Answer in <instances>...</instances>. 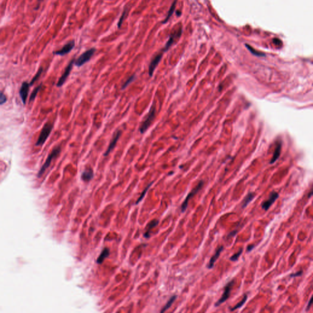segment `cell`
<instances>
[{
  "mask_svg": "<svg viewBox=\"0 0 313 313\" xmlns=\"http://www.w3.org/2000/svg\"><path fill=\"white\" fill-rule=\"evenodd\" d=\"M245 46H246V47H247V48L248 49V50H249L251 53H253V55H256V56H265V54H264V53H261V52H259L256 51V50L253 49L250 46H249V45L246 44Z\"/></svg>",
  "mask_w": 313,
  "mask_h": 313,
  "instance_id": "obj_24",
  "label": "cell"
},
{
  "mask_svg": "<svg viewBox=\"0 0 313 313\" xmlns=\"http://www.w3.org/2000/svg\"><path fill=\"white\" fill-rule=\"evenodd\" d=\"M163 56V53H160L156 55L151 61L149 66V75L150 77H152L153 76V72L156 69V67L158 66L159 62H160Z\"/></svg>",
  "mask_w": 313,
  "mask_h": 313,
  "instance_id": "obj_10",
  "label": "cell"
},
{
  "mask_svg": "<svg viewBox=\"0 0 313 313\" xmlns=\"http://www.w3.org/2000/svg\"><path fill=\"white\" fill-rule=\"evenodd\" d=\"M177 298V296H173L172 297H171V299L169 300V301L167 302V303L166 304V305L163 307V308L162 309L161 311V312H165L168 309H169L171 305H172V303H174V302L175 301V300Z\"/></svg>",
  "mask_w": 313,
  "mask_h": 313,
  "instance_id": "obj_21",
  "label": "cell"
},
{
  "mask_svg": "<svg viewBox=\"0 0 313 313\" xmlns=\"http://www.w3.org/2000/svg\"><path fill=\"white\" fill-rule=\"evenodd\" d=\"M96 49L93 48L91 49H89L85 52H84L82 55H81L75 61L74 64L77 67H81L84 64L87 62L89 60L91 59L93 56L94 55V53L96 52Z\"/></svg>",
  "mask_w": 313,
  "mask_h": 313,
  "instance_id": "obj_4",
  "label": "cell"
},
{
  "mask_svg": "<svg viewBox=\"0 0 313 313\" xmlns=\"http://www.w3.org/2000/svg\"><path fill=\"white\" fill-rule=\"evenodd\" d=\"M234 283V280H232L231 281H229L226 285V286L225 287V289H224V292H223V294L221 296V297L215 303V306H220V305H221L222 303H224L225 301H226L229 296H230V293H231V290L232 289V286Z\"/></svg>",
  "mask_w": 313,
  "mask_h": 313,
  "instance_id": "obj_5",
  "label": "cell"
},
{
  "mask_svg": "<svg viewBox=\"0 0 313 313\" xmlns=\"http://www.w3.org/2000/svg\"><path fill=\"white\" fill-rule=\"evenodd\" d=\"M109 255V250L108 248H104L102 253H100V256H99V258H97V263L99 264H102V262L104 261V260L107 258L108 257Z\"/></svg>",
  "mask_w": 313,
  "mask_h": 313,
  "instance_id": "obj_16",
  "label": "cell"
},
{
  "mask_svg": "<svg viewBox=\"0 0 313 313\" xmlns=\"http://www.w3.org/2000/svg\"><path fill=\"white\" fill-rule=\"evenodd\" d=\"M155 115H156V106L153 102L152 105L150 108L148 114L147 115L146 117L145 118L144 120L143 121V122H142V124H141V125L139 128V131H140V133L141 134L145 133L147 130V129L149 128V127L150 126V125L152 124V123L153 122V121L155 118Z\"/></svg>",
  "mask_w": 313,
  "mask_h": 313,
  "instance_id": "obj_1",
  "label": "cell"
},
{
  "mask_svg": "<svg viewBox=\"0 0 313 313\" xmlns=\"http://www.w3.org/2000/svg\"><path fill=\"white\" fill-rule=\"evenodd\" d=\"M312 297H311V298L310 299V300H309V303H308V306H306V311H308V310L310 308V307H311V305H312Z\"/></svg>",
  "mask_w": 313,
  "mask_h": 313,
  "instance_id": "obj_33",
  "label": "cell"
},
{
  "mask_svg": "<svg viewBox=\"0 0 313 313\" xmlns=\"http://www.w3.org/2000/svg\"><path fill=\"white\" fill-rule=\"evenodd\" d=\"M247 299H248V296H247V295H246V294H245V295L243 296V299L242 300V301H241L240 302H239V303H237L235 306H234L233 308H231V311H234V310L238 309V308H241V307H242V306L245 304V303L246 302H247Z\"/></svg>",
  "mask_w": 313,
  "mask_h": 313,
  "instance_id": "obj_22",
  "label": "cell"
},
{
  "mask_svg": "<svg viewBox=\"0 0 313 313\" xmlns=\"http://www.w3.org/2000/svg\"><path fill=\"white\" fill-rule=\"evenodd\" d=\"M204 185V182L203 181H200L199 182V184H198V185L194 188L190 193H189V194L187 195V196L186 197L185 201H184V203H182V206H181V210H182V212H184L186 210L187 208V206H188V201L190 199V198H191L194 194H196L200 190L201 188L203 187Z\"/></svg>",
  "mask_w": 313,
  "mask_h": 313,
  "instance_id": "obj_6",
  "label": "cell"
},
{
  "mask_svg": "<svg viewBox=\"0 0 313 313\" xmlns=\"http://www.w3.org/2000/svg\"><path fill=\"white\" fill-rule=\"evenodd\" d=\"M61 150V149L60 146H57V147H55L53 149L52 152L49 155L47 159H46V162L44 163V164L42 166L41 169H40V171H39V172L38 173V175L39 176L42 175L44 173V172L46 171V170L50 166V165L52 162L53 161V160L55 158H56V156L60 153Z\"/></svg>",
  "mask_w": 313,
  "mask_h": 313,
  "instance_id": "obj_3",
  "label": "cell"
},
{
  "mask_svg": "<svg viewBox=\"0 0 313 313\" xmlns=\"http://www.w3.org/2000/svg\"><path fill=\"white\" fill-rule=\"evenodd\" d=\"M121 134H122V131L120 130H119L116 131V133H115V135H114L112 140H111V141L109 143V144L106 150L104 153V156H106L108 155L109 154V153L114 149V148L115 147V146H116V144H117V143H118V140H119V138H120V137L121 135Z\"/></svg>",
  "mask_w": 313,
  "mask_h": 313,
  "instance_id": "obj_9",
  "label": "cell"
},
{
  "mask_svg": "<svg viewBox=\"0 0 313 313\" xmlns=\"http://www.w3.org/2000/svg\"><path fill=\"white\" fill-rule=\"evenodd\" d=\"M273 42H274L276 44H278L279 42H281L280 40L279 39H275L273 40Z\"/></svg>",
  "mask_w": 313,
  "mask_h": 313,
  "instance_id": "obj_35",
  "label": "cell"
},
{
  "mask_svg": "<svg viewBox=\"0 0 313 313\" xmlns=\"http://www.w3.org/2000/svg\"><path fill=\"white\" fill-rule=\"evenodd\" d=\"M7 100V97L6 96V95L0 92V105H3L4 104Z\"/></svg>",
  "mask_w": 313,
  "mask_h": 313,
  "instance_id": "obj_29",
  "label": "cell"
},
{
  "mask_svg": "<svg viewBox=\"0 0 313 313\" xmlns=\"http://www.w3.org/2000/svg\"><path fill=\"white\" fill-rule=\"evenodd\" d=\"M279 194L277 192L272 191L270 195L269 199H267L266 201H264L262 203V208L265 210V211L268 210L271 206L275 203V201L278 198Z\"/></svg>",
  "mask_w": 313,
  "mask_h": 313,
  "instance_id": "obj_8",
  "label": "cell"
},
{
  "mask_svg": "<svg viewBox=\"0 0 313 313\" xmlns=\"http://www.w3.org/2000/svg\"><path fill=\"white\" fill-rule=\"evenodd\" d=\"M74 47H75V42H74V40H72V41L68 42V43H66L61 50L54 52V53L57 55L64 56L66 54H68L69 52H71L72 51V50L74 48Z\"/></svg>",
  "mask_w": 313,
  "mask_h": 313,
  "instance_id": "obj_13",
  "label": "cell"
},
{
  "mask_svg": "<svg viewBox=\"0 0 313 313\" xmlns=\"http://www.w3.org/2000/svg\"><path fill=\"white\" fill-rule=\"evenodd\" d=\"M255 194L253 193H249L247 196H245L244 199L242 201V207L243 209L245 208L248 206V204L254 199Z\"/></svg>",
  "mask_w": 313,
  "mask_h": 313,
  "instance_id": "obj_17",
  "label": "cell"
},
{
  "mask_svg": "<svg viewBox=\"0 0 313 313\" xmlns=\"http://www.w3.org/2000/svg\"><path fill=\"white\" fill-rule=\"evenodd\" d=\"M135 78H136V75H135V74H133V75L130 76V77H129V78H128V79H127L125 82H124V83L122 84V89H125V88H126V87H127L130 84H131V83L134 80H135Z\"/></svg>",
  "mask_w": 313,
  "mask_h": 313,
  "instance_id": "obj_23",
  "label": "cell"
},
{
  "mask_svg": "<svg viewBox=\"0 0 313 313\" xmlns=\"http://www.w3.org/2000/svg\"><path fill=\"white\" fill-rule=\"evenodd\" d=\"M223 248H223V246H221L220 247H219V248L217 250V251H216L215 255H213V256L210 258V261H209V264H208V265H207V268H208L209 269H212V268L213 267L215 262H216V261L217 260V259L219 258V256H220V253H221V251H223Z\"/></svg>",
  "mask_w": 313,
  "mask_h": 313,
  "instance_id": "obj_15",
  "label": "cell"
},
{
  "mask_svg": "<svg viewBox=\"0 0 313 313\" xmlns=\"http://www.w3.org/2000/svg\"><path fill=\"white\" fill-rule=\"evenodd\" d=\"M94 177V172L92 168H89L86 169L81 174V178L84 182L90 181Z\"/></svg>",
  "mask_w": 313,
  "mask_h": 313,
  "instance_id": "obj_14",
  "label": "cell"
},
{
  "mask_svg": "<svg viewBox=\"0 0 313 313\" xmlns=\"http://www.w3.org/2000/svg\"><path fill=\"white\" fill-rule=\"evenodd\" d=\"M159 221H157V220H152L151 221L149 224L147 225V230H146V233H144V236L146 237V238H149V231L152 229L154 227H155L156 225H157L159 224Z\"/></svg>",
  "mask_w": 313,
  "mask_h": 313,
  "instance_id": "obj_19",
  "label": "cell"
},
{
  "mask_svg": "<svg viewBox=\"0 0 313 313\" xmlns=\"http://www.w3.org/2000/svg\"><path fill=\"white\" fill-rule=\"evenodd\" d=\"M74 61L75 60L74 59H72L70 62L69 64H68V65L67 66V68H65L63 74L62 75V76L60 77V78L58 80V82L56 84V86L58 87H61L65 82L66 80L68 79V77L69 76L71 72V71L73 68V65L74 64Z\"/></svg>",
  "mask_w": 313,
  "mask_h": 313,
  "instance_id": "obj_7",
  "label": "cell"
},
{
  "mask_svg": "<svg viewBox=\"0 0 313 313\" xmlns=\"http://www.w3.org/2000/svg\"><path fill=\"white\" fill-rule=\"evenodd\" d=\"M182 33V28H179L177 31H174V33H172L169 38L168 41L166 42L165 46L164 47L163 52H166L174 43L175 39H177L180 37Z\"/></svg>",
  "mask_w": 313,
  "mask_h": 313,
  "instance_id": "obj_11",
  "label": "cell"
},
{
  "mask_svg": "<svg viewBox=\"0 0 313 313\" xmlns=\"http://www.w3.org/2000/svg\"><path fill=\"white\" fill-rule=\"evenodd\" d=\"M53 128V125L51 123L48 122L44 125V126L40 133V135L38 138V140L36 142V146H41L45 143H46L47 138H49V137L50 135Z\"/></svg>",
  "mask_w": 313,
  "mask_h": 313,
  "instance_id": "obj_2",
  "label": "cell"
},
{
  "mask_svg": "<svg viewBox=\"0 0 313 313\" xmlns=\"http://www.w3.org/2000/svg\"><path fill=\"white\" fill-rule=\"evenodd\" d=\"M281 143H278L277 144V146L275 148V152L273 153V157L272 159V160L270 162V163H273L274 162H276V160L278 159V158L280 156V153H281Z\"/></svg>",
  "mask_w": 313,
  "mask_h": 313,
  "instance_id": "obj_18",
  "label": "cell"
},
{
  "mask_svg": "<svg viewBox=\"0 0 313 313\" xmlns=\"http://www.w3.org/2000/svg\"><path fill=\"white\" fill-rule=\"evenodd\" d=\"M175 4H176V1H174V2L172 3V5H171V8H170V9L169 10V12H168V13L167 14L166 17L165 18L164 21L162 22L163 24H166V22L169 20L170 17L172 16V15L174 13V11L175 10Z\"/></svg>",
  "mask_w": 313,
  "mask_h": 313,
  "instance_id": "obj_20",
  "label": "cell"
},
{
  "mask_svg": "<svg viewBox=\"0 0 313 313\" xmlns=\"http://www.w3.org/2000/svg\"><path fill=\"white\" fill-rule=\"evenodd\" d=\"M237 232V231H232V232H231V233H230V234H229L228 235V237H231L234 236H235V235L236 234Z\"/></svg>",
  "mask_w": 313,
  "mask_h": 313,
  "instance_id": "obj_34",
  "label": "cell"
},
{
  "mask_svg": "<svg viewBox=\"0 0 313 313\" xmlns=\"http://www.w3.org/2000/svg\"><path fill=\"white\" fill-rule=\"evenodd\" d=\"M254 248H255V245H248V247H247V251H248V252H250V251H252V250H253Z\"/></svg>",
  "mask_w": 313,
  "mask_h": 313,
  "instance_id": "obj_32",
  "label": "cell"
},
{
  "mask_svg": "<svg viewBox=\"0 0 313 313\" xmlns=\"http://www.w3.org/2000/svg\"><path fill=\"white\" fill-rule=\"evenodd\" d=\"M125 14H126V12H125V11H124V13H123V14L122 15L121 17L120 18V19H119V22H118V28H120V27H121V25H122V22H123V21H124V17H125Z\"/></svg>",
  "mask_w": 313,
  "mask_h": 313,
  "instance_id": "obj_30",
  "label": "cell"
},
{
  "mask_svg": "<svg viewBox=\"0 0 313 313\" xmlns=\"http://www.w3.org/2000/svg\"><path fill=\"white\" fill-rule=\"evenodd\" d=\"M41 87H42V84H41L40 85H39V86H37V87L34 89V90L33 91V92L32 93V94H31V96H30V102H32V101H33V100L35 99V98H36V97L37 93H39V90H40Z\"/></svg>",
  "mask_w": 313,
  "mask_h": 313,
  "instance_id": "obj_25",
  "label": "cell"
},
{
  "mask_svg": "<svg viewBox=\"0 0 313 313\" xmlns=\"http://www.w3.org/2000/svg\"><path fill=\"white\" fill-rule=\"evenodd\" d=\"M152 184H153V182H151V183H150V184H149V185H147V187L144 189V191H143V193L141 194L140 198L138 199V200H137V203H136V204H138V203L140 202V201H141L144 198V196L146 195V193H147L148 189L150 187V186L152 185Z\"/></svg>",
  "mask_w": 313,
  "mask_h": 313,
  "instance_id": "obj_26",
  "label": "cell"
},
{
  "mask_svg": "<svg viewBox=\"0 0 313 313\" xmlns=\"http://www.w3.org/2000/svg\"><path fill=\"white\" fill-rule=\"evenodd\" d=\"M42 71H43V69H42V68H40L39 69L38 72H37V74L35 75V76H34V77H33V78L32 79L31 81L30 82V85H32L34 82H36V81L39 79V78L40 77V75H41Z\"/></svg>",
  "mask_w": 313,
  "mask_h": 313,
  "instance_id": "obj_27",
  "label": "cell"
},
{
  "mask_svg": "<svg viewBox=\"0 0 313 313\" xmlns=\"http://www.w3.org/2000/svg\"><path fill=\"white\" fill-rule=\"evenodd\" d=\"M302 274H303V271L300 270V271L297 272H296L295 273H292L291 275H290V277H297L301 276Z\"/></svg>",
  "mask_w": 313,
  "mask_h": 313,
  "instance_id": "obj_31",
  "label": "cell"
},
{
  "mask_svg": "<svg viewBox=\"0 0 313 313\" xmlns=\"http://www.w3.org/2000/svg\"><path fill=\"white\" fill-rule=\"evenodd\" d=\"M242 251H243L242 249H240V250L239 251V252H237V253L234 254L233 256H232L230 258V260L232 261H237L238 259H239V258L240 257V256L241 254L242 253Z\"/></svg>",
  "mask_w": 313,
  "mask_h": 313,
  "instance_id": "obj_28",
  "label": "cell"
},
{
  "mask_svg": "<svg viewBox=\"0 0 313 313\" xmlns=\"http://www.w3.org/2000/svg\"><path fill=\"white\" fill-rule=\"evenodd\" d=\"M30 86V83L27 82H24L22 83L20 89V96L24 104H25L27 102V99L29 93Z\"/></svg>",
  "mask_w": 313,
  "mask_h": 313,
  "instance_id": "obj_12",
  "label": "cell"
}]
</instances>
